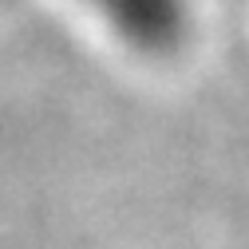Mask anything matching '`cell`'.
Wrapping results in <instances>:
<instances>
[{"label":"cell","mask_w":249,"mask_h":249,"mask_svg":"<svg viewBox=\"0 0 249 249\" xmlns=\"http://www.w3.org/2000/svg\"><path fill=\"white\" fill-rule=\"evenodd\" d=\"M107 32L150 59H166L186 48L194 28L190 0H79Z\"/></svg>","instance_id":"cell-1"}]
</instances>
